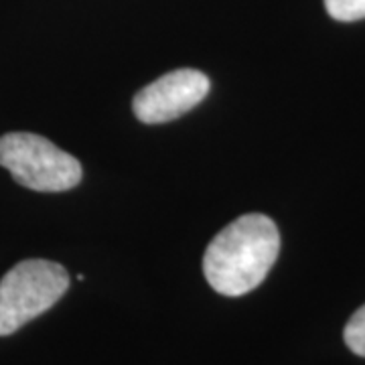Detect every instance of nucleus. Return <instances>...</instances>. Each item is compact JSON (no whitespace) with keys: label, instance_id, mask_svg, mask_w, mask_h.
I'll return each instance as SVG.
<instances>
[{"label":"nucleus","instance_id":"f257e3e1","mask_svg":"<svg viewBox=\"0 0 365 365\" xmlns=\"http://www.w3.org/2000/svg\"><path fill=\"white\" fill-rule=\"evenodd\" d=\"M280 252L276 223L262 213H246L211 240L203 256L209 287L223 297L248 294L272 270Z\"/></svg>","mask_w":365,"mask_h":365},{"label":"nucleus","instance_id":"f03ea898","mask_svg":"<svg viewBox=\"0 0 365 365\" xmlns=\"http://www.w3.org/2000/svg\"><path fill=\"white\" fill-rule=\"evenodd\" d=\"M0 165L19 185L41 193L69 191L81 181L78 158L33 132L0 136Z\"/></svg>","mask_w":365,"mask_h":365},{"label":"nucleus","instance_id":"7ed1b4c3","mask_svg":"<svg viewBox=\"0 0 365 365\" xmlns=\"http://www.w3.org/2000/svg\"><path fill=\"white\" fill-rule=\"evenodd\" d=\"M69 288L67 270L49 260L19 262L0 280V337L49 311Z\"/></svg>","mask_w":365,"mask_h":365},{"label":"nucleus","instance_id":"20e7f679","mask_svg":"<svg viewBox=\"0 0 365 365\" xmlns=\"http://www.w3.org/2000/svg\"><path fill=\"white\" fill-rule=\"evenodd\" d=\"M209 78L197 69H175L134 96L132 110L144 124H163L187 114L209 93Z\"/></svg>","mask_w":365,"mask_h":365},{"label":"nucleus","instance_id":"39448f33","mask_svg":"<svg viewBox=\"0 0 365 365\" xmlns=\"http://www.w3.org/2000/svg\"><path fill=\"white\" fill-rule=\"evenodd\" d=\"M325 9L335 21L341 23L365 19V0H325Z\"/></svg>","mask_w":365,"mask_h":365},{"label":"nucleus","instance_id":"423d86ee","mask_svg":"<svg viewBox=\"0 0 365 365\" xmlns=\"http://www.w3.org/2000/svg\"><path fill=\"white\" fill-rule=\"evenodd\" d=\"M345 343L355 355L365 357V304L361 309H357L353 317L349 319V323L345 327Z\"/></svg>","mask_w":365,"mask_h":365}]
</instances>
